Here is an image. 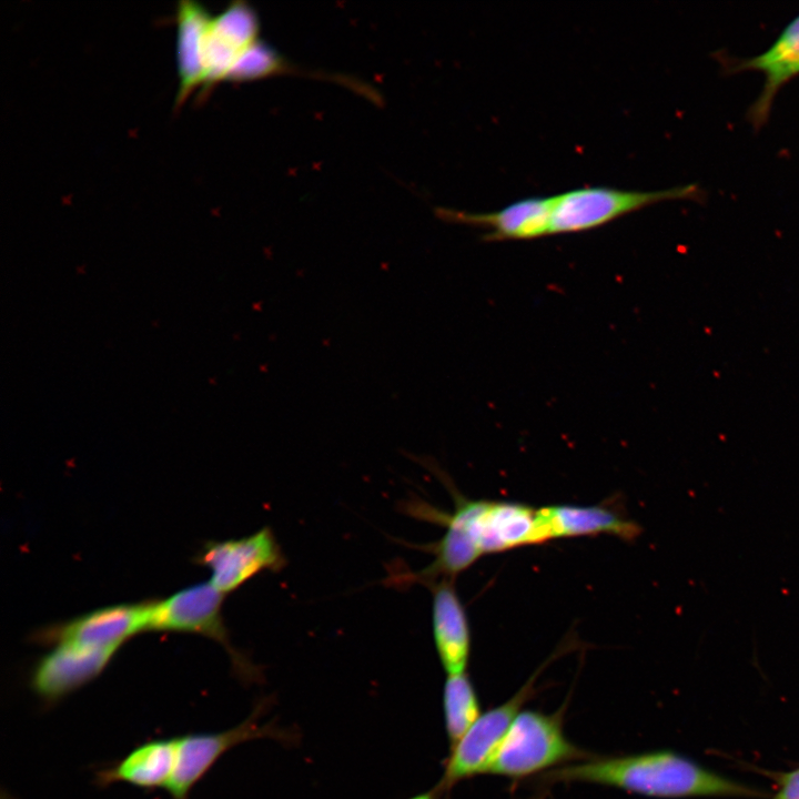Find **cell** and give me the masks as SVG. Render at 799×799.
<instances>
[{
    "label": "cell",
    "instance_id": "6da1fadb",
    "mask_svg": "<svg viewBox=\"0 0 799 799\" xmlns=\"http://www.w3.org/2000/svg\"><path fill=\"white\" fill-rule=\"evenodd\" d=\"M543 781L613 787L655 798L755 797L759 793L670 750L591 757L545 772Z\"/></svg>",
    "mask_w": 799,
    "mask_h": 799
},
{
    "label": "cell",
    "instance_id": "7a4b0ae2",
    "mask_svg": "<svg viewBox=\"0 0 799 799\" xmlns=\"http://www.w3.org/2000/svg\"><path fill=\"white\" fill-rule=\"evenodd\" d=\"M591 758L570 742L559 712L523 709L493 758L487 773L523 779Z\"/></svg>",
    "mask_w": 799,
    "mask_h": 799
},
{
    "label": "cell",
    "instance_id": "3957f363",
    "mask_svg": "<svg viewBox=\"0 0 799 799\" xmlns=\"http://www.w3.org/2000/svg\"><path fill=\"white\" fill-rule=\"evenodd\" d=\"M694 184L657 191L581 186L554 196L549 235L589 231L664 201L695 200Z\"/></svg>",
    "mask_w": 799,
    "mask_h": 799
},
{
    "label": "cell",
    "instance_id": "277c9868",
    "mask_svg": "<svg viewBox=\"0 0 799 799\" xmlns=\"http://www.w3.org/2000/svg\"><path fill=\"white\" fill-rule=\"evenodd\" d=\"M451 523L472 540L481 556L545 543L538 508L506 500H474L454 495Z\"/></svg>",
    "mask_w": 799,
    "mask_h": 799
},
{
    "label": "cell",
    "instance_id": "5b68a950",
    "mask_svg": "<svg viewBox=\"0 0 799 799\" xmlns=\"http://www.w3.org/2000/svg\"><path fill=\"white\" fill-rule=\"evenodd\" d=\"M224 596L211 583H200L165 599H152L146 631L203 635L223 645L240 674L254 676L255 667L230 643L222 614Z\"/></svg>",
    "mask_w": 799,
    "mask_h": 799
},
{
    "label": "cell",
    "instance_id": "8992f818",
    "mask_svg": "<svg viewBox=\"0 0 799 799\" xmlns=\"http://www.w3.org/2000/svg\"><path fill=\"white\" fill-rule=\"evenodd\" d=\"M194 563L209 568L210 583L226 595L262 572L282 570L287 560L274 532L264 526L239 539L208 540Z\"/></svg>",
    "mask_w": 799,
    "mask_h": 799
},
{
    "label": "cell",
    "instance_id": "52a82bcc",
    "mask_svg": "<svg viewBox=\"0 0 799 799\" xmlns=\"http://www.w3.org/2000/svg\"><path fill=\"white\" fill-rule=\"evenodd\" d=\"M535 676L503 704L482 712L462 739L452 747L439 790L458 781L487 773L489 765L524 704L533 696Z\"/></svg>",
    "mask_w": 799,
    "mask_h": 799
},
{
    "label": "cell",
    "instance_id": "ba28073f",
    "mask_svg": "<svg viewBox=\"0 0 799 799\" xmlns=\"http://www.w3.org/2000/svg\"><path fill=\"white\" fill-rule=\"evenodd\" d=\"M151 606L152 600L105 606L45 626L33 634V639L55 646L119 649L128 639L146 630Z\"/></svg>",
    "mask_w": 799,
    "mask_h": 799
},
{
    "label": "cell",
    "instance_id": "9c48e42d",
    "mask_svg": "<svg viewBox=\"0 0 799 799\" xmlns=\"http://www.w3.org/2000/svg\"><path fill=\"white\" fill-rule=\"evenodd\" d=\"M260 42L255 12L242 1L232 2L211 16L203 36L202 68L204 90L230 80L245 55Z\"/></svg>",
    "mask_w": 799,
    "mask_h": 799
},
{
    "label": "cell",
    "instance_id": "30bf717a",
    "mask_svg": "<svg viewBox=\"0 0 799 799\" xmlns=\"http://www.w3.org/2000/svg\"><path fill=\"white\" fill-rule=\"evenodd\" d=\"M554 196H534L513 202L493 212H465L438 209L446 221L486 231V241H520L549 235Z\"/></svg>",
    "mask_w": 799,
    "mask_h": 799
},
{
    "label": "cell",
    "instance_id": "8fae6325",
    "mask_svg": "<svg viewBox=\"0 0 799 799\" xmlns=\"http://www.w3.org/2000/svg\"><path fill=\"white\" fill-rule=\"evenodd\" d=\"M273 728L251 718L239 727L219 734H202L179 739L175 767L166 785L175 799H186L192 786L230 748L262 736H274Z\"/></svg>",
    "mask_w": 799,
    "mask_h": 799
},
{
    "label": "cell",
    "instance_id": "7c38bea8",
    "mask_svg": "<svg viewBox=\"0 0 799 799\" xmlns=\"http://www.w3.org/2000/svg\"><path fill=\"white\" fill-rule=\"evenodd\" d=\"M117 651L115 648L57 645L36 665L31 686L48 701L60 699L98 677Z\"/></svg>",
    "mask_w": 799,
    "mask_h": 799
},
{
    "label": "cell",
    "instance_id": "4fadbf2b",
    "mask_svg": "<svg viewBox=\"0 0 799 799\" xmlns=\"http://www.w3.org/2000/svg\"><path fill=\"white\" fill-rule=\"evenodd\" d=\"M730 64V71H756L763 75L762 89L748 112L750 122L759 128L769 118L780 89L799 75V16L763 52Z\"/></svg>",
    "mask_w": 799,
    "mask_h": 799
},
{
    "label": "cell",
    "instance_id": "5bb4252c",
    "mask_svg": "<svg viewBox=\"0 0 799 799\" xmlns=\"http://www.w3.org/2000/svg\"><path fill=\"white\" fill-rule=\"evenodd\" d=\"M432 590V627L435 648L448 676L464 674L472 647L466 610L453 579L429 584Z\"/></svg>",
    "mask_w": 799,
    "mask_h": 799
},
{
    "label": "cell",
    "instance_id": "9a60e30c",
    "mask_svg": "<svg viewBox=\"0 0 799 799\" xmlns=\"http://www.w3.org/2000/svg\"><path fill=\"white\" fill-rule=\"evenodd\" d=\"M545 539L610 535L633 540L640 534L637 523L611 506L552 505L538 508Z\"/></svg>",
    "mask_w": 799,
    "mask_h": 799
},
{
    "label": "cell",
    "instance_id": "2e32d148",
    "mask_svg": "<svg viewBox=\"0 0 799 799\" xmlns=\"http://www.w3.org/2000/svg\"><path fill=\"white\" fill-rule=\"evenodd\" d=\"M176 62L179 90L175 107H180L198 88H202V42L209 11L199 2L183 0L176 9Z\"/></svg>",
    "mask_w": 799,
    "mask_h": 799
},
{
    "label": "cell",
    "instance_id": "e0dca14e",
    "mask_svg": "<svg viewBox=\"0 0 799 799\" xmlns=\"http://www.w3.org/2000/svg\"><path fill=\"white\" fill-rule=\"evenodd\" d=\"M179 739L148 742L132 751L113 768L102 771L104 783L125 781L140 787L168 785L176 760Z\"/></svg>",
    "mask_w": 799,
    "mask_h": 799
},
{
    "label": "cell",
    "instance_id": "ac0fdd59",
    "mask_svg": "<svg viewBox=\"0 0 799 799\" xmlns=\"http://www.w3.org/2000/svg\"><path fill=\"white\" fill-rule=\"evenodd\" d=\"M443 706L445 729L453 747L482 715L476 689L466 672L447 676Z\"/></svg>",
    "mask_w": 799,
    "mask_h": 799
},
{
    "label": "cell",
    "instance_id": "d6986e66",
    "mask_svg": "<svg viewBox=\"0 0 799 799\" xmlns=\"http://www.w3.org/2000/svg\"><path fill=\"white\" fill-rule=\"evenodd\" d=\"M780 787L772 799H799V768L780 778Z\"/></svg>",
    "mask_w": 799,
    "mask_h": 799
},
{
    "label": "cell",
    "instance_id": "ffe728a7",
    "mask_svg": "<svg viewBox=\"0 0 799 799\" xmlns=\"http://www.w3.org/2000/svg\"><path fill=\"white\" fill-rule=\"evenodd\" d=\"M438 790H439V789L437 788V790H433V791H429V792H425V793L418 795V796H416V797H414V798H412V799H436V798H437V792H438Z\"/></svg>",
    "mask_w": 799,
    "mask_h": 799
},
{
    "label": "cell",
    "instance_id": "44dd1931",
    "mask_svg": "<svg viewBox=\"0 0 799 799\" xmlns=\"http://www.w3.org/2000/svg\"><path fill=\"white\" fill-rule=\"evenodd\" d=\"M3 799H12V798H10V797H7V798H3Z\"/></svg>",
    "mask_w": 799,
    "mask_h": 799
}]
</instances>
